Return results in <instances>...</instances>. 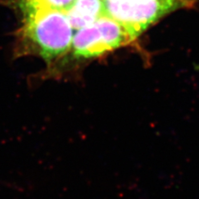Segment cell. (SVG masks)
<instances>
[{
    "instance_id": "obj_5",
    "label": "cell",
    "mask_w": 199,
    "mask_h": 199,
    "mask_svg": "<svg viewBox=\"0 0 199 199\" xmlns=\"http://www.w3.org/2000/svg\"><path fill=\"white\" fill-rule=\"evenodd\" d=\"M75 0H20V9L23 17L43 10H58L66 13Z\"/></svg>"
},
{
    "instance_id": "obj_1",
    "label": "cell",
    "mask_w": 199,
    "mask_h": 199,
    "mask_svg": "<svg viewBox=\"0 0 199 199\" xmlns=\"http://www.w3.org/2000/svg\"><path fill=\"white\" fill-rule=\"evenodd\" d=\"M23 35L25 40L45 60L51 61L70 50L72 27L66 13L43 10L23 17Z\"/></svg>"
},
{
    "instance_id": "obj_2",
    "label": "cell",
    "mask_w": 199,
    "mask_h": 199,
    "mask_svg": "<svg viewBox=\"0 0 199 199\" xmlns=\"http://www.w3.org/2000/svg\"><path fill=\"white\" fill-rule=\"evenodd\" d=\"M105 15L118 22L134 40L150 25L187 4V0H103Z\"/></svg>"
},
{
    "instance_id": "obj_4",
    "label": "cell",
    "mask_w": 199,
    "mask_h": 199,
    "mask_svg": "<svg viewBox=\"0 0 199 199\" xmlns=\"http://www.w3.org/2000/svg\"><path fill=\"white\" fill-rule=\"evenodd\" d=\"M66 14L73 28H83L104 16V2L103 0H75Z\"/></svg>"
},
{
    "instance_id": "obj_3",
    "label": "cell",
    "mask_w": 199,
    "mask_h": 199,
    "mask_svg": "<svg viewBox=\"0 0 199 199\" xmlns=\"http://www.w3.org/2000/svg\"><path fill=\"white\" fill-rule=\"evenodd\" d=\"M132 41L125 29L104 15L90 26L79 29L72 38L73 54L78 58H91L110 52Z\"/></svg>"
}]
</instances>
